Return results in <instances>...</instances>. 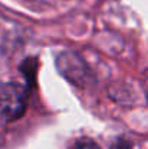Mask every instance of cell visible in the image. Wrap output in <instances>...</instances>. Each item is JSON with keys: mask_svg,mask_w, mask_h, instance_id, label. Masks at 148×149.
Masks as SVG:
<instances>
[{"mask_svg": "<svg viewBox=\"0 0 148 149\" xmlns=\"http://www.w3.org/2000/svg\"><path fill=\"white\" fill-rule=\"evenodd\" d=\"M28 93L18 83L0 84V119L12 122L19 119L26 110Z\"/></svg>", "mask_w": 148, "mask_h": 149, "instance_id": "cell-2", "label": "cell"}, {"mask_svg": "<svg viewBox=\"0 0 148 149\" xmlns=\"http://www.w3.org/2000/svg\"><path fill=\"white\" fill-rule=\"evenodd\" d=\"M112 149H131V143L125 139H118L113 145H112Z\"/></svg>", "mask_w": 148, "mask_h": 149, "instance_id": "cell-4", "label": "cell"}, {"mask_svg": "<svg viewBox=\"0 0 148 149\" xmlns=\"http://www.w3.org/2000/svg\"><path fill=\"white\" fill-rule=\"evenodd\" d=\"M55 65L60 74L77 87H86L92 83L93 74L86 61L73 51H64L57 56Z\"/></svg>", "mask_w": 148, "mask_h": 149, "instance_id": "cell-1", "label": "cell"}, {"mask_svg": "<svg viewBox=\"0 0 148 149\" xmlns=\"http://www.w3.org/2000/svg\"><path fill=\"white\" fill-rule=\"evenodd\" d=\"M76 149H99V146L93 141H80L77 142Z\"/></svg>", "mask_w": 148, "mask_h": 149, "instance_id": "cell-3", "label": "cell"}]
</instances>
